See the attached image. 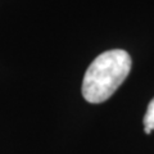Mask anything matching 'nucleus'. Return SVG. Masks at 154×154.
Segmentation results:
<instances>
[{"mask_svg": "<svg viewBox=\"0 0 154 154\" xmlns=\"http://www.w3.org/2000/svg\"><path fill=\"white\" fill-rule=\"evenodd\" d=\"M131 69V57L126 50L113 49L102 53L89 66L82 81L86 102L98 104L108 100L123 84Z\"/></svg>", "mask_w": 154, "mask_h": 154, "instance_id": "nucleus-1", "label": "nucleus"}, {"mask_svg": "<svg viewBox=\"0 0 154 154\" xmlns=\"http://www.w3.org/2000/svg\"><path fill=\"white\" fill-rule=\"evenodd\" d=\"M143 122H144V132L149 135L154 130V98L150 100V103L148 105Z\"/></svg>", "mask_w": 154, "mask_h": 154, "instance_id": "nucleus-2", "label": "nucleus"}]
</instances>
